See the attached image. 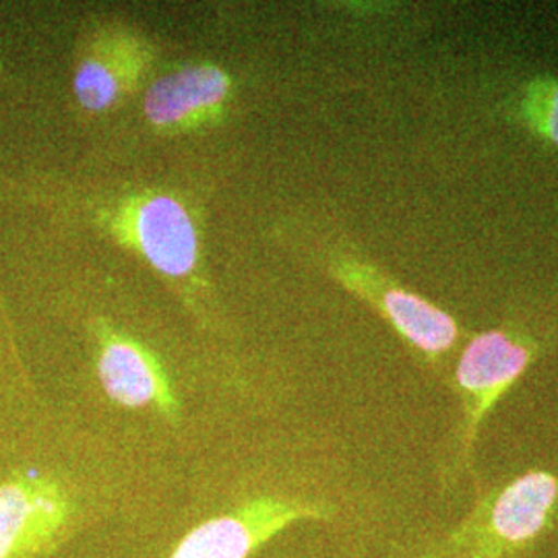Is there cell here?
Wrapping results in <instances>:
<instances>
[{
	"mask_svg": "<svg viewBox=\"0 0 558 558\" xmlns=\"http://www.w3.org/2000/svg\"><path fill=\"white\" fill-rule=\"evenodd\" d=\"M126 239L168 278H186L199 259V234L186 207L170 195H147L126 207Z\"/></svg>",
	"mask_w": 558,
	"mask_h": 558,
	"instance_id": "obj_5",
	"label": "cell"
},
{
	"mask_svg": "<svg viewBox=\"0 0 558 558\" xmlns=\"http://www.w3.org/2000/svg\"><path fill=\"white\" fill-rule=\"evenodd\" d=\"M98 375L104 391L120 405H172L158 362L131 339L108 338L101 343Z\"/></svg>",
	"mask_w": 558,
	"mask_h": 558,
	"instance_id": "obj_8",
	"label": "cell"
},
{
	"mask_svg": "<svg viewBox=\"0 0 558 558\" xmlns=\"http://www.w3.org/2000/svg\"><path fill=\"white\" fill-rule=\"evenodd\" d=\"M329 271L348 290L368 302L430 373L449 383L461 343L458 320L435 302L389 278L379 267L352 255H333Z\"/></svg>",
	"mask_w": 558,
	"mask_h": 558,
	"instance_id": "obj_3",
	"label": "cell"
},
{
	"mask_svg": "<svg viewBox=\"0 0 558 558\" xmlns=\"http://www.w3.org/2000/svg\"><path fill=\"white\" fill-rule=\"evenodd\" d=\"M230 77L216 64H191L151 83L143 108L158 129H179L216 112L230 96Z\"/></svg>",
	"mask_w": 558,
	"mask_h": 558,
	"instance_id": "obj_7",
	"label": "cell"
},
{
	"mask_svg": "<svg viewBox=\"0 0 558 558\" xmlns=\"http://www.w3.org/2000/svg\"><path fill=\"white\" fill-rule=\"evenodd\" d=\"M558 538V472L534 468L476 488L458 523L422 539L412 558H536Z\"/></svg>",
	"mask_w": 558,
	"mask_h": 558,
	"instance_id": "obj_1",
	"label": "cell"
},
{
	"mask_svg": "<svg viewBox=\"0 0 558 558\" xmlns=\"http://www.w3.org/2000/svg\"><path fill=\"white\" fill-rule=\"evenodd\" d=\"M502 110L523 133L558 149V75H536L519 83Z\"/></svg>",
	"mask_w": 558,
	"mask_h": 558,
	"instance_id": "obj_9",
	"label": "cell"
},
{
	"mask_svg": "<svg viewBox=\"0 0 558 558\" xmlns=\"http://www.w3.org/2000/svg\"><path fill=\"white\" fill-rule=\"evenodd\" d=\"M73 505L54 482L21 480L0 486V558H23L59 538Z\"/></svg>",
	"mask_w": 558,
	"mask_h": 558,
	"instance_id": "obj_6",
	"label": "cell"
},
{
	"mask_svg": "<svg viewBox=\"0 0 558 558\" xmlns=\"http://www.w3.org/2000/svg\"><path fill=\"white\" fill-rule=\"evenodd\" d=\"M327 509L302 500L260 499L236 515L211 519L182 539L172 558H246L300 519H325Z\"/></svg>",
	"mask_w": 558,
	"mask_h": 558,
	"instance_id": "obj_4",
	"label": "cell"
},
{
	"mask_svg": "<svg viewBox=\"0 0 558 558\" xmlns=\"http://www.w3.org/2000/svg\"><path fill=\"white\" fill-rule=\"evenodd\" d=\"M542 352V339L518 325L480 331L463 343L449 377V387L458 398L459 418L445 440L439 461V486L445 497H458L465 484L478 488L480 428Z\"/></svg>",
	"mask_w": 558,
	"mask_h": 558,
	"instance_id": "obj_2",
	"label": "cell"
},
{
	"mask_svg": "<svg viewBox=\"0 0 558 558\" xmlns=\"http://www.w3.org/2000/svg\"><path fill=\"white\" fill-rule=\"evenodd\" d=\"M120 73L119 66L104 57L81 60L73 77L75 98L89 112L112 108L124 92V75Z\"/></svg>",
	"mask_w": 558,
	"mask_h": 558,
	"instance_id": "obj_10",
	"label": "cell"
}]
</instances>
